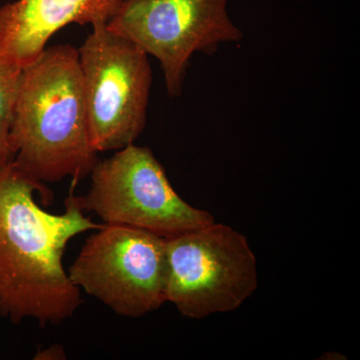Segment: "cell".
<instances>
[{"mask_svg": "<svg viewBox=\"0 0 360 360\" xmlns=\"http://www.w3.org/2000/svg\"><path fill=\"white\" fill-rule=\"evenodd\" d=\"M51 205L53 194L11 162L0 168V316L13 324L32 319L41 328L58 326L82 307V291L63 267L71 239L96 224L70 193L65 210L53 214L37 205Z\"/></svg>", "mask_w": 360, "mask_h": 360, "instance_id": "cell-1", "label": "cell"}, {"mask_svg": "<svg viewBox=\"0 0 360 360\" xmlns=\"http://www.w3.org/2000/svg\"><path fill=\"white\" fill-rule=\"evenodd\" d=\"M13 162L42 184L89 176L98 161L90 143L78 51L45 49L21 70L11 129Z\"/></svg>", "mask_w": 360, "mask_h": 360, "instance_id": "cell-2", "label": "cell"}, {"mask_svg": "<svg viewBox=\"0 0 360 360\" xmlns=\"http://www.w3.org/2000/svg\"><path fill=\"white\" fill-rule=\"evenodd\" d=\"M77 51L92 148L98 153L134 144L146 124L153 82L148 54L105 23L92 26Z\"/></svg>", "mask_w": 360, "mask_h": 360, "instance_id": "cell-3", "label": "cell"}, {"mask_svg": "<svg viewBox=\"0 0 360 360\" xmlns=\"http://www.w3.org/2000/svg\"><path fill=\"white\" fill-rule=\"evenodd\" d=\"M167 302L188 319L238 309L257 288L248 239L225 224L167 238Z\"/></svg>", "mask_w": 360, "mask_h": 360, "instance_id": "cell-4", "label": "cell"}, {"mask_svg": "<svg viewBox=\"0 0 360 360\" xmlns=\"http://www.w3.org/2000/svg\"><path fill=\"white\" fill-rule=\"evenodd\" d=\"M89 175V193L78 196L80 205L85 212L96 213L103 224L172 238L214 222L210 212L180 198L148 148L130 144L97 161Z\"/></svg>", "mask_w": 360, "mask_h": 360, "instance_id": "cell-5", "label": "cell"}, {"mask_svg": "<svg viewBox=\"0 0 360 360\" xmlns=\"http://www.w3.org/2000/svg\"><path fill=\"white\" fill-rule=\"evenodd\" d=\"M231 0H120L105 23L160 61L168 94H181L195 53L213 54L243 33L229 13Z\"/></svg>", "mask_w": 360, "mask_h": 360, "instance_id": "cell-6", "label": "cell"}, {"mask_svg": "<svg viewBox=\"0 0 360 360\" xmlns=\"http://www.w3.org/2000/svg\"><path fill=\"white\" fill-rule=\"evenodd\" d=\"M68 274L80 291L116 314L143 316L167 302V238L104 224L85 240Z\"/></svg>", "mask_w": 360, "mask_h": 360, "instance_id": "cell-7", "label": "cell"}, {"mask_svg": "<svg viewBox=\"0 0 360 360\" xmlns=\"http://www.w3.org/2000/svg\"><path fill=\"white\" fill-rule=\"evenodd\" d=\"M120 0H16L0 7V63L23 68L61 28L106 23Z\"/></svg>", "mask_w": 360, "mask_h": 360, "instance_id": "cell-8", "label": "cell"}, {"mask_svg": "<svg viewBox=\"0 0 360 360\" xmlns=\"http://www.w3.org/2000/svg\"><path fill=\"white\" fill-rule=\"evenodd\" d=\"M21 70L22 68L0 63V168L14 160L9 136L20 89Z\"/></svg>", "mask_w": 360, "mask_h": 360, "instance_id": "cell-9", "label": "cell"}]
</instances>
